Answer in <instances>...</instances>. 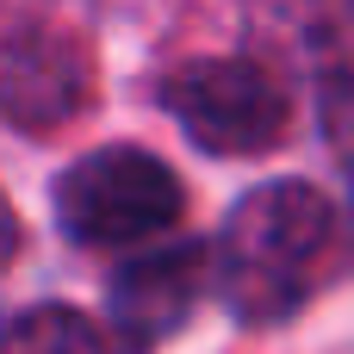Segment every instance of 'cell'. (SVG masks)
Segmentation results:
<instances>
[{
    "label": "cell",
    "mask_w": 354,
    "mask_h": 354,
    "mask_svg": "<svg viewBox=\"0 0 354 354\" xmlns=\"http://www.w3.org/2000/svg\"><path fill=\"white\" fill-rule=\"evenodd\" d=\"M6 354H106V342L75 305H25L6 324Z\"/></svg>",
    "instance_id": "8992f818"
},
{
    "label": "cell",
    "mask_w": 354,
    "mask_h": 354,
    "mask_svg": "<svg viewBox=\"0 0 354 354\" xmlns=\"http://www.w3.org/2000/svg\"><path fill=\"white\" fill-rule=\"evenodd\" d=\"M205 280H218V261L199 243H168V249L131 255L112 274V292H106V317H112L118 342L131 354H149L156 342H168L193 317Z\"/></svg>",
    "instance_id": "277c9868"
},
{
    "label": "cell",
    "mask_w": 354,
    "mask_h": 354,
    "mask_svg": "<svg viewBox=\"0 0 354 354\" xmlns=\"http://www.w3.org/2000/svg\"><path fill=\"white\" fill-rule=\"evenodd\" d=\"M187 193L174 168L137 143H106L62 168L56 180V224L81 249H131L162 236L180 218Z\"/></svg>",
    "instance_id": "7a4b0ae2"
},
{
    "label": "cell",
    "mask_w": 354,
    "mask_h": 354,
    "mask_svg": "<svg viewBox=\"0 0 354 354\" xmlns=\"http://www.w3.org/2000/svg\"><path fill=\"white\" fill-rule=\"evenodd\" d=\"M87 56L56 37V31H12V50H6V112L12 124L25 131H44V124H62L87 106Z\"/></svg>",
    "instance_id": "5b68a950"
},
{
    "label": "cell",
    "mask_w": 354,
    "mask_h": 354,
    "mask_svg": "<svg viewBox=\"0 0 354 354\" xmlns=\"http://www.w3.org/2000/svg\"><path fill=\"white\" fill-rule=\"evenodd\" d=\"M336 243V205L305 180H268L218 230V299L236 324H280L305 305L317 261Z\"/></svg>",
    "instance_id": "6da1fadb"
},
{
    "label": "cell",
    "mask_w": 354,
    "mask_h": 354,
    "mask_svg": "<svg viewBox=\"0 0 354 354\" xmlns=\"http://www.w3.org/2000/svg\"><path fill=\"white\" fill-rule=\"evenodd\" d=\"M324 124H330V143L354 162V75H336L330 93H324Z\"/></svg>",
    "instance_id": "52a82bcc"
},
{
    "label": "cell",
    "mask_w": 354,
    "mask_h": 354,
    "mask_svg": "<svg viewBox=\"0 0 354 354\" xmlns=\"http://www.w3.org/2000/svg\"><path fill=\"white\" fill-rule=\"evenodd\" d=\"M168 112L180 118V131L212 149V156H261L286 137V93L268 68L243 62V56H218V62H193L168 81Z\"/></svg>",
    "instance_id": "3957f363"
}]
</instances>
